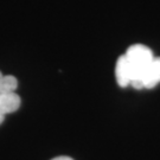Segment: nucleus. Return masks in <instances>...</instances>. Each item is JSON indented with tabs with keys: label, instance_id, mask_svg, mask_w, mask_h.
Wrapping results in <instances>:
<instances>
[{
	"label": "nucleus",
	"instance_id": "1",
	"mask_svg": "<svg viewBox=\"0 0 160 160\" xmlns=\"http://www.w3.org/2000/svg\"><path fill=\"white\" fill-rule=\"evenodd\" d=\"M129 69H131V86L135 89H142V76L148 68L151 62L154 59L152 50L142 44H134L128 48L125 53Z\"/></svg>",
	"mask_w": 160,
	"mask_h": 160
},
{
	"label": "nucleus",
	"instance_id": "2",
	"mask_svg": "<svg viewBox=\"0 0 160 160\" xmlns=\"http://www.w3.org/2000/svg\"><path fill=\"white\" fill-rule=\"evenodd\" d=\"M18 81L14 76L2 75L0 77V125L4 122L5 116L17 112L20 107V97L16 92Z\"/></svg>",
	"mask_w": 160,
	"mask_h": 160
},
{
	"label": "nucleus",
	"instance_id": "3",
	"mask_svg": "<svg viewBox=\"0 0 160 160\" xmlns=\"http://www.w3.org/2000/svg\"><path fill=\"white\" fill-rule=\"evenodd\" d=\"M142 88L152 89L160 83V57L155 58L151 62L142 76Z\"/></svg>",
	"mask_w": 160,
	"mask_h": 160
},
{
	"label": "nucleus",
	"instance_id": "4",
	"mask_svg": "<svg viewBox=\"0 0 160 160\" xmlns=\"http://www.w3.org/2000/svg\"><path fill=\"white\" fill-rule=\"evenodd\" d=\"M115 77H116V82L122 88L131 86L132 82V75L131 69L128 65L125 55H122L118 58L116 61V65H115Z\"/></svg>",
	"mask_w": 160,
	"mask_h": 160
},
{
	"label": "nucleus",
	"instance_id": "5",
	"mask_svg": "<svg viewBox=\"0 0 160 160\" xmlns=\"http://www.w3.org/2000/svg\"><path fill=\"white\" fill-rule=\"evenodd\" d=\"M51 160H74V159H71L70 157H57V158H53V159Z\"/></svg>",
	"mask_w": 160,
	"mask_h": 160
},
{
	"label": "nucleus",
	"instance_id": "6",
	"mask_svg": "<svg viewBox=\"0 0 160 160\" xmlns=\"http://www.w3.org/2000/svg\"><path fill=\"white\" fill-rule=\"evenodd\" d=\"M1 76H2V74H1V72H0V77H1Z\"/></svg>",
	"mask_w": 160,
	"mask_h": 160
}]
</instances>
